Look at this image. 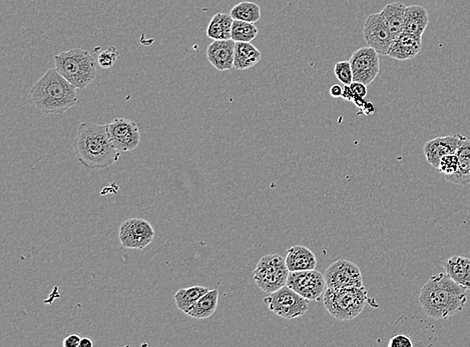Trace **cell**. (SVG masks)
<instances>
[{"instance_id": "cell-34", "label": "cell", "mask_w": 470, "mask_h": 347, "mask_svg": "<svg viewBox=\"0 0 470 347\" xmlns=\"http://www.w3.org/2000/svg\"><path fill=\"white\" fill-rule=\"evenodd\" d=\"M329 93L330 95L333 96V97H342L343 88L339 84H334L330 88Z\"/></svg>"}, {"instance_id": "cell-24", "label": "cell", "mask_w": 470, "mask_h": 347, "mask_svg": "<svg viewBox=\"0 0 470 347\" xmlns=\"http://www.w3.org/2000/svg\"><path fill=\"white\" fill-rule=\"evenodd\" d=\"M459 164L455 175L445 177L448 182L458 185L470 184V140H466L456 152Z\"/></svg>"}, {"instance_id": "cell-32", "label": "cell", "mask_w": 470, "mask_h": 347, "mask_svg": "<svg viewBox=\"0 0 470 347\" xmlns=\"http://www.w3.org/2000/svg\"><path fill=\"white\" fill-rule=\"evenodd\" d=\"M351 90H352L353 95L357 96V97H366L368 90H367V86H365L364 83L361 82L353 81L350 84Z\"/></svg>"}, {"instance_id": "cell-31", "label": "cell", "mask_w": 470, "mask_h": 347, "mask_svg": "<svg viewBox=\"0 0 470 347\" xmlns=\"http://www.w3.org/2000/svg\"><path fill=\"white\" fill-rule=\"evenodd\" d=\"M389 347H413L414 343L411 341L410 337L407 336L405 334H397L395 336H393L390 339L389 343H388Z\"/></svg>"}, {"instance_id": "cell-36", "label": "cell", "mask_w": 470, "mask_h": 347, "mask_svg": "<svg viewBox=\"0 0 470 347\" xmlns=\"http://www.w3.org/2000/svg\"><path fill=\"white\" fill-rule=\"evenodd\" d=\"M361 109L363 110L366 116H372L375 112V107H374L373 103L371 102L365 103L364 107Z\"/></svg>"}, {"instance_id": "cell-11", "label": "cell", "mask_w": 470, "mask_h": 347, "mask_svg": "<svg viewBox=\"0 0 470 347\" xmlns=\"http://www.w3.org/2000/svg\"><path fill=\"white\" fill-rule=\"evenodd\" d=\"M286 285L299 293L304 299L318 300L324 294L326 281L321 273L316 269H311V271H291Z\"/></svg>"}, {"instance_id": "cell-6", "label": "cell", "mask_w": 470, "mask_h": 347, "mask_svg": "<svg viewBox=\"0 0 470 347\" xmlns=\"http://www.w3.org/2000/svg\"><path fill=\"white\" fill-rule=\"evenodd\" d=\"M289 273L286 260L279 254H269L262 257L253 274L263 292L272 293L287 285Z\"/></svg>"}, {"instance_id": "cell-4", "label": "cell", "mask_w": 470, "mask_h": 347, "mask_svg": "<svg viewBox=\"0 0 470 347\" xmlns=\"http://www.w3.org/2000/svg\"><path fill=\"white\" fill-rule=\"evenodd\" d=\"M55 69L74 88L83 90L97 77V62L90 51L81 48L70 49L55 57Z\"/></svg>"}, {"instance_id": "cell-28", "label": "cell", "mask_w": 470, "mask_h": 347, "mask_svg": "<svg viewBox=\"0 0 470 347\" xmlns=\"http://www.w3.org/2000/svg\"><path fill=\"white\" fill-rule=\"evenodd\" d=\"M458 164H459V159H458L457 154H448V156L442 157L441 161H439L437 170L445 177H451L457 171Z\"/></svg>"}, {"instance_id": "cell-25", "label": "cell", "mask_w": 470, "mask_h": 347, "mask_svg": "<svg viewBox=\"0 0 470 347\" xmlns=\"http://www.w3.org/2000/svg\"><path fill=\"white\" fill-rule=\"evenodd\" d=\"M209 288L203 286L196 285L192 287L182 288L175 292L174 299L175 306L184 313H188L192 306L198 301L203 294L209 292Z\"/></svg>"}, {"instance_id": "cell-33", "label": "cell", "mask_w": 470, "mask_h": 347, "mask_svg": "<svg viewBox=\"0 0 470 347\" xmlns=\"http://www.w3.org/2000/svg\"><path fill=\"white\" fill-rule=\"evenodd\" d=\"M81 337L77 334H70L63 339V347H79L81 346Z\"/></svg>"}, {"instance_id": "cell-22", "label": "cell", "mask_w": 470, "mask_h": 347, "mask_svg": "<svg viewBox=\"0 0 470 347\" xmlns=\"http://www.w3.org/2000/svg\"><path fill=\"white\" fill-rule=\"evenodd\" d=\"M234 18L231 14L217 13L213 16L207 28V35L213 41L231 39Z\"/></svg>"}, {"instance_id": "cell-7", "label": "cell", "mask_w": 470, "mask_h": 347, "mask_svg": "<svg viewBox=\"0 0 470 347\" xmlns=\"http://www.w3.org/2000/svg\"><path fill=\"white\" fill-rule=\"evenodd\" d=\"M264 302L272 313L286 320L300 318L309 308V300L287 285L277 292L269 293Z\"/></svg>"}, {"instance_id": "cell-20", "label": "cell", "mask_w": 470, "mask_h": 347, "mask_svg": "<svg viewBox=\"0 0 470 347\" xmlns=\"http://www.w3.org/2000/svg\"><path fill=\"white\" fill-rule=\"evenodd\" d=\"M407 6L401 2H392L385 6L380 11L383 20L389 27L393 36H397L403 32L404 21H405V13Z\"/></svg>"}, {"instance_id": "cell-35", "label": "cell", "mask_w": 470, "mask_h": 347, "mask_svg": "<svg viewBox=\"0 0 470 347\" xmlns=\"http://www.w3.org/2000/svg\"><path fill=\"white\" fill-rule=\"evenodd\" d=\"M342 98L344 100H347V102H352L354 95H353L352 90H351L350 86H344Z\"/></svg>"}, {"instance_id": "cell-37", "label": "cell", "mask_w": 470, "mask_h": 347, "mask_svg": "<svg viewBox=\"0 0 470 347\" xmlns=\"http://www.w3.org/2000/svg\"><path fill=\"white\" fill-rule=\"evenodd\" d=\"M93 342L90 337H81V346L79 347H93Z\"/></svg>"}, {"instance_id": "cell-2", "label": "cell", "mask_w": 470, "mask_h": 347, "mask_svg": "<svg viewBox=\"0 0 470 347\" xmlns=\"http://www.w3.org/2000/svg\"><path fill=\"white\" fill-rule=\"evenodd\" d=\"M74 147L77 161L88 170H105L118 163L121 156L109 137L107 124L81 123Z\"/></svg>"}, {"instance_id": "cell-17", "label": "cell", "mask_w": 470, "mask_h": 347, "mask_svg": "<svg viewBox=\"0 0 470 347\" xmlns=\"http://www.w3.org/2000/svg\"><path fill=\"white\" fill-rule=\"evenodd\" d=\"M286 264L291 271H311L317 266V259L314 253L302 245H295L288 248Z\"/></svg>"}, {"instance_id": "cell-12", "label": "cell", "mask_w": 470, "mask_h": 347, "mask_svg": "<svg viewBox=\"0 0 470 347\" xmlns=\"http://www.w3.org/2000/svg\"><path fill=\"white\" fill-rule=\"evenodd\" d=\"M107 132L114 147L119 152L133 151L139 147L140 131L139 124L128 118H116L107 124Z\"/></svg>"}, {"instance_id": "cell-5", "label": "cell", "mask_w": 470, "mask_h": 347, "mask_svg": "<svg viewBox=\"0 0 470 347\" xmlns=\"http://www.w3.org/2000/svg\"><path fill=\"white\" fill-rule=\"evenodd\" d=\"M368 300V292L362 287L333 290L327 288L323 294L325 308L336 320L348 321L354 320L363 311Z\"/></svg>"}, {"instance_id": "cell-18", "label": "cell", "mask_w": 470, "mask_h": 347, "mask_svg": "<svg viewBox=\"0 0 470 347\" xmlns=\"http://www.w3.org/2000/svg\"><path fill=\"white\" fill-rule=\"evenodd\" d=\"M443 268L449 278L467 292H470V259L469 257H450L443 262Z\"/></svg>"}, {"instance_id": "cell-16", "label": "cell", "mask_w": 470, "mask_h": 347, "mask_svg": "<svg viewBox=\"0 0 470 347\" xmlns=\"http://www.w3.org/2000/svg\"><path fill=\"white\" fill-rule=\"evenodd\" d=\"M421 49H422V37L402 32L393 39L387 56L393 60L404 62L415 58L419 55Z\"/></svg>"}, {"instance_id": "cell-10", "label": "cell", "mask_w": 470, "mask_h": 347, "mask_svg": "<svg viewBox=\"0 0 470 347\" xmlns=\"http://www.w3.org/2000/svg\"><path fill=\"white\" fill-rule=\"evenodd\" d=\"M353 81L369 86L375 81L380 72L379 53L375 49L366 46L357 49L350 57Z\"/></svg>"}, {"instance_id": "cell-3", "label": "cell", "mask_w": 470, "mask_h": 347, "mask_svg": "<svg viewBox=\"0 0 470 347\" xmlns=\"http://www.w3.org/2000/svg\"><path fill=\"white\" fill-rule=\"evenodd\" d=\"M76 89L58 69H51L35 82L30 90V98L44 114L60 116L76 104Z\"/></svg>"}, {"instance_id": "cell-8", "label": "cell", "mask_w": 470, "mask_h": 347, "mask_svg": "<svg viewBox=\"0 0 470 347\" xmlns=\"http://www.w3.org/2000/svg\"><path fill=\"white\" fill-rule=\"evenodd\" d=\"M154 238V227L142 218L126 219L119 226V243L128 250H145Z\"/></svg>"}, {"instance_id": "cell-27", "label": "cell", "mask_w": 470, "mask_h": 347, "mask_svg": "<svg viewBox=\"0 0 470 347\" xmlns=\"http://www.w3.org/2000/svg\"><path fill=\"white\" fill-rule=\"evenodd\" d=\"M259 34L258 27L255 23L234 20L231 27V39L236 42H251Z\"/></svg>"}, {"instance_id": "cell-15", "label": "cell", "mask_w": 470, "mask_h": 347, "mask_svg": "<svg viewBox=\"0 0 470 347\" xmlns=\"http://www.w3.org/2000/svg\"><path fill=\"white\" fill-rule=\"evenodd\" d=\"M236 41H214L208 46V60L219 72H226L234 67L235 60Z\"/></svg>"}, {"instance_id": "cell-9", "label": "cell", "mask_w": 470, "mask_h": 347, "mask_svg": "<svg viewBox=\"0 0 470 347\" xmlns=\"http://www.w3.org/2000/svg\"><path fill=\"white\" fill-rule=\"evenodd\" d=\"M327 288L362 287L363 278L356 264L348 259H339L327 268L324 274Z\"/></svg>"}, {"instance_id": "cell-29", "label": "cell", "mask_w": 470, "mask_h": 347, "mask_svg": "<svg viewBox=\"0 0 470 347\" xmlns=\"http://www.w3.org/2000/svg\"><path fill=\"white\" fill-rule=\"evenodd\" d=\"M334 74H335L336 79L344 86H350L354 81H353L352 67H351L350 62L347 60L337 62L334 67Z\"/></svg>"}, {"instance_id": "cell-38", "label": "cell", "mask_w": 470, "mask_h": 347, "mask_svg": "<svg viewBox=\"0 0 470 347\" xmlns=\"http://www.w3.org/2000/svg\"><path fill=\"white\" fill-rule=\"evenodd\" d=\"M352 102L354 103V104L356 105L357 107H359V109H362V107H364L365 103H366L367 102H365L364 98L357 97V96H354Z\"/></svg>"}, {"instance_id": "cell-30", "label": "cell", "mask_w": 470, "mask_h": 347, "mask_svg": "<svg viewBox=\"0 0 470 347\" xmlns=\"http://www.w3.org/2000/svg\"><path fill=\"white\" fill-rule=\"evenodd\" d=\"M119 56L116 48H109L102 51L98 56V63L102 69H109L116 64Z\"/></svg>"}, {"instance_id": "cell-26", "label": "cell", "mask_w": 470, "mask_h": 347, "mask_svg": "<svg viewBox=\"0 0 470 347\" xmlns=\"http://www.w3.org/2000/svg\"><path fill=\"white\" fill-rule=\"evenodd\" d=\"M230 14L235 20L256 23L261 20V7L255 2L242 1L231 8Z\"/></svg>"}, {"instance_id": "cell-1", "label": "cell", "mask_w": 470, "mask_h": 347, "mask_svg": "<svg viewBox=\"0 0 470 347\" xmlns=\"http://www.w3.org/2000/svg\"><path fill=\"white\" fill-rule=\"evenodd\" d=\"M466 292L449 278L448 273L435 274L421 288L419 304L429 318L448 320L462 311L466 306Z\"/></svg>"}, {"instance_id": "cell-13", "label": "cell", "mask_w": 470, "mask_h": 347, "mask_svg": "<svg viewBox=\"0 0 470 347\" xmlns=\"http://www.w3.org/2000/svg\"><path fill=\"white\" fill-rule=\"evenodd\" d=\"M365 41L381 55H387L394 36L380 13L370 14L363 27Z\"/></svg>"}, {"instance_id": "cell-19", "label": "cell", "mask_w": 470, "mask_h": 347, "mask_svg": "<svg viewBox=\"0 0 470 347\" xmlns=\"http://www.w3.org/2000/svg\"><path fill=\"white\" fill-rule=\"evenodd\" d=\"M429 25L427 9L421 6H407L403 32L422 37Z\"/></svg>"}, {"instance_id": "cell-23", "label": "cell", "mask_w": 470, "mask_h": 347, "mask_svg": "<svg viewBox=\"0 0 470 347\" xmlns=\"http://www.w3.org/2000/svg\"><path fill=\"white\" fill-rule=\"evenodd\" d=\"M217 302H219V290H209L192 306L187 315L196 320L209 318L217 311Z\"/></svg>"}, {"instance_id": "cell-21", "label": "cell", "mask_w": 470, "mask_h": 347, "mask_svg": "<svg viewBox=\"0 0 470 347\" xmlns=\"http://www.w3.org/2000/svg\"><path fill=\"white\" fill-rule=\"evenodd\" d=\"M261 51L251 42H236L234 67L238 70H246L254 67L261 60Z\"/></svg>"}, {"instance_id": "cell-14", "label": "cell", "mask_w": 470, "mask_h": 347, "mask_svg": "<svg viewBox=\"0 0 470 347\" xmlns=\"http://www.w3.org/2000/svg\"><path fill=\"white\" fill-rule=\"evenodd\" d=\"M466 140L464 135L456 133V135L428 140L423 147L427 163L437 170L442 157L448 154H456Z\"/></svg>"}]
</instances>
